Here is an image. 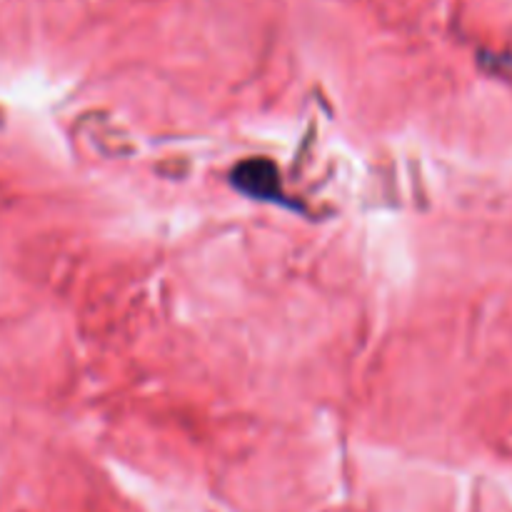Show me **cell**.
Masks as SVG:
<instances>
[{
	"instance_id": "1",
	"label": "cell",
	"mask_w": 512,
	"mask_h": 512,
	"mask_svg": "<svg viewBox=\"0 0 512 512\" xmlns=\"http://www.w3.org/2000/svg\"><path fill=\"white\" fill-rule=\"evenodd\" d=\"M233 185L243 195L263 203H285L283 183H280V170L268 158L243 160L233 170Z\"/></svg>"
}]
</instances>
